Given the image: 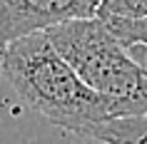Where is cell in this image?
Here are the masks:
<instances>
[{"label": "cell", "mask_w": 147, "mask_h": 144, "mask_svg": "<svg viewBox=\"0 0 147 144\" xmlns=\"http://www.w3.org/2000/svg\"><path fill=\"white\" fill-rule=\"evenodd\" d=\"M0 77L25 107L70 134L115 117L112 99L87 87L42 30L13 40L0 57Z\"/></svg>", "instance_id": "obj_1"}, {"label": "cell", "mask_w": 147, "mask_h": 144, "mask_svg": "<svg viewBox=\"0 0 147 144\" xmlns=\"http://www.w3.org/2000/svg\"><path fill=\"white\" fill-rule=\"evenodd\" d=\"M102 0H0V57L13 40L75 17H95Z\"/></svg>", "instance_id": "obj_2"}, {"label": "cell", "mask_w": 147, "mask_h": 144, "mask_svg": "<svg viewBox=\"0 0 147 144\" xmlns=\"http://www.w3.org/2000/svg\"><path fill=\"white\" fill-rule=\"evenodd\" d=\"M80 137H87L102 144H147V114L112 117L107 122L82 129Z\"/></svg>", "instance_id": "obj_3"}, {"label": "cell", "mask_w": 147, "mask_h": 144, "mask_svg": "<svg viewBox=\"0 0 147 144\" xmlns=\"http://www.w3.org/2000/svg\"><path fill=\"white\" fill-rule=\"evenodd\" d=\"M125 47L142 42L147 45V17H102Z\"/></svg>", "instance_id": "obj_4"}, {"label": "cell", "mask_w": 147, "mask_h": 144, "mask_svg": "<svg viewBox=\"0 0 147 144\" xmlns=\"http://www.w3.org/2000/svg\"><path fill=\"white\" fill-rule=\"evenodd\" d=\"M97 17H147V0H102Z\"/></svg>", "instance_id": "obj_5"}, {"label": "cell", "mask_w": 147, "mask_h": 144, "mask_svg": "<svg viewBox=\"0 0 147 144\" xmlns=\"http://www.w3.org/2000/svg\"><path fill=\"white\" fill-rule=\"evenodd\" d=\"M127 52H130V57L137 62L140 67H145V70H147V45H142V42L127 45Z\"/></svg>", "instance_id": "obj_6"}]
</instances>
